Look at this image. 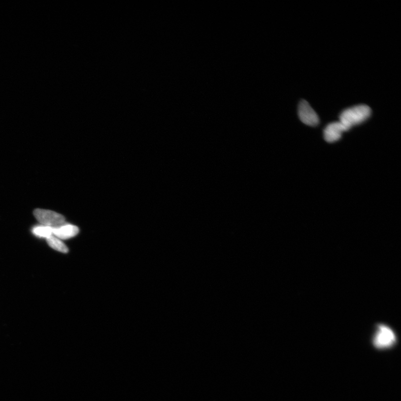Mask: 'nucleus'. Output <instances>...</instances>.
Returning <instances> with one entry per match:
<instances>
[{
    "label": "nucleus",
    "instance_id": "f03ea898",
    "mask_svg": "<svg viewBox=\"0 0 401 401\" xmlns=\"http://www.w3.org/2000/svg\"><path fill=\"white\" fill-rule=\"evenodd\" d=\"M33 215L42 225L52 229L67 223L65 217L53 211L36 209L33 211Z\"/></svg>",
    "mask_w": 401,
    "mask_h": 401
},
{
    "label": "nucleus",
    "instance_id": "39448f33",
    "mask_svg": "<svg viewBox=\"0 0 401 401\" xmlns=\"http://www.w3.org/2000/svg\"><path fill=\"white\" fill-rule=\"evenodd\" d=\"M348 130L340 122H333L324 130V137L328 143L338 141L342 137L343 132Z\"/></svg>",
    "mask_w": 401,
    "mask_h": 401
},
{
    "label": "nucleus",
    "instance_id": "423d86ee",
    "mask_svg": "<svg viewBox=\"0 0 401 401\" xmlns=\"http://www.w3.org/2000/svg\"><path fill=\"white\" fill-rule=\"evenodd\" d=\"M53 234L60 240H67L77 235L79 229L76 226L66 223L52 229Z\"/></svg>",
    "mask_w": 401,
    "mask_h": 401
},
{
    "label": "nucleus",
    "instance_id": "0eeeda50",
    "mask_svg": "<svg viewBox=\"0 0 401 401\" xmlns=\"http://www.w3.org/2000/svg\"><path fill=\"white\" fill-rule=\"evenodd\" d=\"M46 241L50 247H52L54 250L59 251V252L67 253L69 251V249H68L65 243L60 240L59 238L54 236L53 234L47 238Z\"/></svg>",
    "mask_w": 401,
    "mask_h": 401
},
{
    "label": "nucleus",
    "instance_id": "20e7f679",
    "mask_svg": "<svg viewBox=\"0 0 401 401\" xmlns=\"http://www.w3.org/2000/svg\"><path fill=\"white\" fill-rule=\"evenodd\" d=\"M298 116L301 121L306 125L315 127L319 125V118L317 114L305 100H301L299 105Z\"/></svg>",
    "mask_w": 401,
    "mask_h": 401
},
{
    "label": "nucleus",
    "instance_id": "f257e3e1",
    "mask_svg": "<svg viewBox=\"0 0 401 401\" xmlns=\"http://www.w3.org/2000/svg\"><path fill=\"white\" fill-rule=\"evenodd\" d=\"M372 111L368 105H358L343 111L340 114V122L349 130L368 119Z\"/></svg>",
    "mask_w": 401,
    "mask_h": 401
},
{
    "label": "nucleus",
    "instance_id": "6e6552de",
    "mask_svg": "<svg viewBox=\"0 0 401 401\" xmlns=\"http://www.w3.org/2000/svg\"><path fill=\"white\" fill-rule=\"evenodd\" d=\"M34 235L40 238H48L53 235L52 228L44 225L36 226L32 229Z\"/></svg>",
    "mask_w": 401,
    "mask_h": 401
},
{
    "label": "nucleus",
    "instance_id": "7ed1b4c3",
    "mask_svg": "<svg viewBox=\"0 0 401 401\" xmlns=\"http://www.w3.org/2000/svg\"><path fill=\"white\" fill-rule=\"evenodd\" d=\"M396 342V336L391 328L385 325L378 326L373 339L374 346L378 349L392 347Z\"/></svg>",
    "mask_w": 401,
    "mask_h": 401
}]
</instances>
